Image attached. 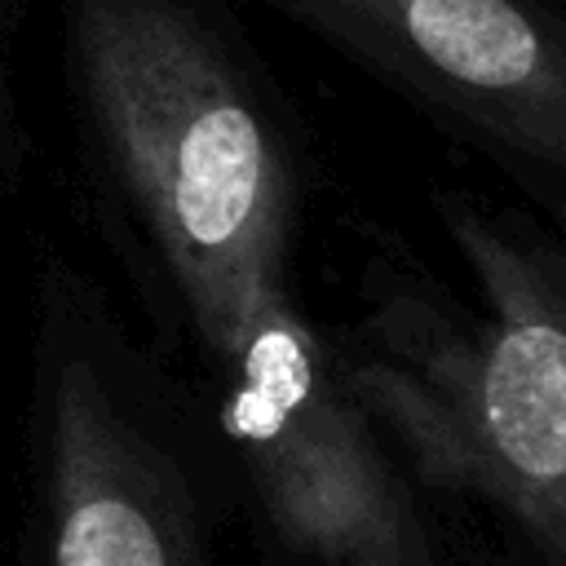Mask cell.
I'll return each mask as SVG.
<instances>
[{
	"label": "cell",
	"instance_id": "cell-1",
	"mask_svg": "<svg viewBox=\"0 0 566 566\" xmlns=\"http://www.w3.org/2000/svg\"><path fill=\"white\" fill-rule=\"evenodd\" d=\"M97 226L195 371L248 509L310 566L416 535L385 438L301 292V142L221 0H57Z\"/></svg>",
	"mask_w": 566,
	"mask_h": 566
},
{
	"label": "cell",
	"instance_id": "cell-2",
	"mask_svg": "<svg viewBox=\"0 0 566 566\" xmlns=\"http://www.w3.org/2000/svg\"><path fill=\"white\" fill-rule=\"evenodd\" d=\"M433 208L473 301L371 248L358 318L332 336L345 385L420 478L513 513L566 566V195L438 190Z\"/></svg>",
	"mask_w": 566,
	"mask_h": 566
},
{
	"label": "cell",
	"instance_id": "cell-3",
	"mask_svg": "<svg viewBox=\"0 0 566 566\" xmlns=\"http://www.w3.org/2000/svg\"><path fill=\"white\" fill-rule=\"evenodd\" d=\"M248 491L212 411L49 252L31 305L13 566H221Z\"/></svg>",
	"mask_w": 566,
	"mask_h": 566
},
{
	"label": "cell",
	"instance_id": "cell-4",
	"mask_svg": "<svg viewBox=\"0 0 566 566\" xmlns=\"http://www.w3.org/2000/svg\"><path fill=\"white\" fill-rule=\"evenodd\" d=\"M380 80L531 199L566 195L562 0H252Z\"/></svg>",
	"mask_w": 566,
	"mask_h": 566
},
{
	"label": "cell",
	"instance_id": "cell-5",
	"mask_svg": "<svg viewBox=\"0 0 566 566\" xmlns=\"http://www.w3.org/2000/svg\"><path fill=\"white\" fill-rule=\"evenodd\" d=\"M340 566H420V557H416V535H411V539H398V544L363 548V553L345 557Z\"/></svg>",
	"mask_w": 566,
	"mask_h": 566
},
{
	"label": "cell",
	"instance_id": "cell-6",
	"mask_svg": "<svg viewBox=\"0 0 566 566\" xmlns=\"http://www.w3.org/2000/svg\"><path fill=\"white\" fill-rule=\"evenodd\" d=\"M562 4H566V0H562Z\"/></svg>",
	"mask_w": 566,
	"mask_h": 566
}]
</instances>
